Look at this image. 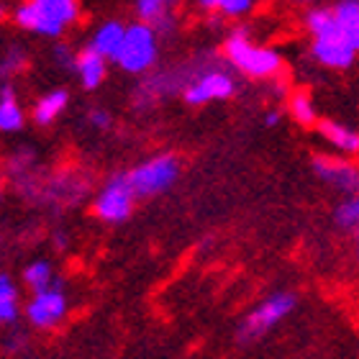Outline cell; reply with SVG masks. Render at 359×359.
Listing matches in <instances>:
<instances>
[{
	"label": "cell",
	"instance_id": "obj_1",
	"mask_svg": "<svg viewBox=\"0 0 359 359\" xmlns=\"http://www.w3.org/2000/svg\"><path fill=\"white\" fill-rule=\"evenodd\" d=\"M306 26L313 34V57L316 62H321L323 67L331 69H346L352 67L357 60L354 46L349 44V39L344 36V31L339 29L334 11L329 8H313L306 15Z\"/></svg>",
	"mask_w": 359,
	"mask_h": 359
},
{
	"label": "cell",
	"instance_id": "obj_2",
	"mask_svg": "<svg viewBox=\"0 0 359 359\" xmlns=\"http://www.w3.org/2000/svg\"><path fill=\"white\" fill-rule=\"evenodd\" d=\"M224 54L233 67L241 69L249 77H275L283 69V57L269 46L255 44L249 39L247 29H236L229 34L224 44Z\"/></svg>",
	"mask_w": 359,
	"mask_h": 359
},
{
	"label": "cell",
	"instance_id": "obj_3",
	"mask_svg": "<svg viewBox=\"0 0 359 359\" xmlns=\"http://www.w3.org/2000/svg\"><path fill=\"white\" fill-rule=\"evenodd\" d=\"M80 6L75 0H31L15 11L18 26L41 36H60L69 23L77 21Z\"/></svg>",
	"mask_w": 359,
	"mask_h": 359
},
{
	"label": "cell",
	"instance_id": "obj_4",
	"mask_svg": "<svg viewBox=\"0 0 359 359\" xmlns=\"http://www.w3.org/2000/svg\"><path fill=\"white\" fill-rule=\"evenodd\" d=\"M295 306H298L295 292H290V290L272 292V295H269V298H264L259 306L252 308L247 318L241 321L239 331H236L239 341H241V344H249V341L262 339L267 331L275 329L277 323L285 321V318L295 311Z\"/></svg>",
	"mask_w": 359,
	"mask_h": 359
},
{
	"label": "cell",
	"instance_id": "obj_5",
	"mask_svg": "<svg viewBox=\"0 0 359 359\" xmlns=\"http://www.w3.org/2000/svg\"><path fill=\"white\" fill-rule=\"evenodd\" d=\"M177 175L180 159L175 154H157V157L134 167L131 172H126V177L136 198H151V195H159L165 193L167 187H172Z\"/></svg>",
	"mask_w": 359,
	"mask_h": 359
},
{
	"label": "cell",
	"instance_id": "obj_6",
	"mask_svg": "<svg viewBox=\"0 0 359 359\" xmlns=\"http://www.w3.org/2000/svg\"><path fill=\"white\" fill-rule=\"evenodd\" d=\"M157 34L144 23H134L126 29L118 54L113 60L126 72H147L157 62Z\"/></svg>",
	"mask_w": 359,
	"mask_h": 359
},
{
	"label": "cell",
	"instance_id": "obj_7",
	"mask_svg": "<svg viewBox=\"0 0 359 359\" xmlns=\"http://www.w3.org/2000/svg\"><path fill=\"white\" fill-rule=\"evenodd\" d=\"M134 203H136V195L131 190V185H128L126 172H121V175H113L105 182L103 190L97 193L95 213L103 221H108V224H121V221H126L131 216Z\"/></svg>",
	"mask_w": 359,
	"mask_h": 359
},
{
	"label": "cell",
	"instance_id": "obj_8",
	"mask_svg": "<svg viewBox=\"0 0 359 359\" xmlns=\"http://www.w3.org/2000/svg\"><path fill=\"white\" fill-rule=\"evenodd\" d=\"M236 80L231 72L226 69H208V72H198V75L185 85L182 97L190 105H205L210 100H226L233 95Z\"/></svg>",
	"mask_w": 359,
	"mask_h": 359
},
{
	"label": "cell",
	"instance_id": "obj_9",
	"mask_svg": "<svg viewBox=\"0 0 359 359\" xmlns=\"http://www.w3.org/2000/svg\"><path fill=\"white\" fill-rule=\"evenodd\" d=\"M67 311V295H65V287L60 283H52L46 290L34 292L29 308H26V316L29 321L39 329H49L54 323L62 321V316Z\"/></svg>",
	"mask_w": 359,
	"mask_h": 359
},
{
	"label": "cell",
	"instance_id": "obj_10",
	"mask_svg": "<svg viewBox=\"0 0 359 359\" xmlns=\"http://www.w3.org/2000/svg\"><path fill=\"white\" fill-rule=\"evenodd\" d=\"M313 172L329 182L331 187H337L341 193L357 195L359 193V167L354 162L337 157H316L313 159Z\"/></svg>",
	"mask_w": 359,
	"mask_h": 359
},
{
	"label": "cell",
	"instance_id": "obj_11",
	"mask_svg": "<svg viewBox=\"0 0 359 359\" xmlns=\"http://www.w3.org/2000/svg\"><path fill=\"white\" fill-rule=\"evenodd\" d=\"M136 15H139V23L149 26L154 34L157 31H172L175 26L172 8L162 3V0H139L136 3Z\"/></svg>",
	"mask_w": 359,
	"mask_h": 359
},
{
	"label": "cell",
	"instance_id": "obj_12",
	"mask_svg": "<svg viewBox=\"0 0 359 359\" xmlns=\"http://www.w3.org/2000/svg\"><path fill=\"white\" fill-rule=\"evenodd\" d=\"M75 72L80 77V83L88 90H95L97 85L105 80V60L97 52H93L90 46H85L83 52L75 57Z\"/></svg>",
	"mask_w": 359,
	"mask_h": 359
},
{
	"label": "cell",
	"instance_id": "obj_13",
	"mask_svg": "<svg viewBox=\"0 0 359 359\" xmlns=\"http://www.w3.org/2000/svg\"><path fill=\"white\" fill-rule=\"evenodd\" d=\"M318 134L334 147V149L344 151V154H359V131L337 123V121H321L318 123Z\"/></svg>",
	"mask_w": 359,
	"mask_h": 359
},
{
	"label": "cell",
	"instance_id": "obj_14",
	"mask_svg": "<svg viewBox=\"0 0 359 359\" xmlns=\"http://www.w3.org/2000/svg\"><path fill=\"white\" fill-rule=\"evenodd\" d=\"M123 34H126V26L118 21H108L103 23L100 29L95 31V36L90 41V49L97 52L103 60H113L121 49V41H123Z\"/></svg>",
	"mask_w": 359,
	"mask_h": 359
},
{
	"label": "cell",
	"instance_id": "obj_15",
	"mask_svg": "<svg viewBox=\"0 0 359 359\" xmlns=\"http://www.w3.org/2000/svg\"><path fill=\"white\" fill-rule=\"evenodd\" d=\"M334 18L339 29L344 31V36L349 39V44L354 46V52L359 54V0H341L334 8Z\"/></svg>",
	"mask_w": 359,
	"mask_h": 359
},
{
	"label": "cell",
	"instance_id": "obj_16",
	"mask_svg": "<svg viewBox=\"0 0 359 359\" xmlns=\"http://www.w3.org/2000/svg\"><path fill=\"white\" fill-rule=\"evenodd\" d=\"M69 103V95L65 90H52V93H46V95L39 97L36 108H34V121H36L39 126H49L57 116H60Z\"/></svg>",
	"mask_w": 359,
	"mask_h": 359
},
{
	"label": "cell",
	"instance_id": "obj_17",
	"mask_svg": "<svg viewBox=\"0 0 359 359\" xmlns=\"http://www.w3.org/2000/svg\"><path fill=\"white\" fill-rule=\"evenodd\" d=\"M23 128V111L11 85L0 90V131H21Z\"/></svg>",
	"mask_w": 359,
	"mask_h": 359
},
{
	"label": "cell",
	"instance_id": "obj_18",
	"mask_svg": "<svg viewBox=\"0 0 359 359\" xmlns=\"http://www.w3.org/2000/svg\"><path fill=\"white\" fill-rule=\"evenodd\" d=\"M18 318V287L8 275H0V323H15Z\"/></svg>",
	"mask_w": 359,
	"mask_h": 359
},
{
	"label": "cell",
	"instance_id": "obj_19",
	"mask_svg": "<svg viewBox=\"0 0 359 359\" xmlns=\"http://www.w3.org/2000/svg\"><path fill=\"white\" fill-rule=\"evenodd\" d=\"M23 280H26V285H29L34 292L46 290V287L54 283L52 264L44 262V259H36V262H31L29 267L23 269Z\"/></svg>",
	"mask_w": 359,
	"mask_h": 359
},
{
	"label": "cell",
	"instance_id": "obj_20",
	"mask_svg": "<svg viewBox=\"0 0 359 359\" xmlns=\"http://www.w3.org/2000/svg\"><path fill=\"white\" fill-rule=\"evenodd\" d=\"M290 113H292V118L298 121V123H303V126H311V123H316V118H318L313 100H311V95L303 93V90L290 97Z\"/></svg>",
	"mask_w": 359,
	"mask_h": 359
},
{
	"label": "cell",
	"instance_id": "obj_21",
	"mask_svg": "<svg viewBox=\"0 0 359 359\" xmlns=\"http://www.w3.org/2000/svg\"><path fill=\"white\" fill-rule=\"evenodd\" d=\"M337 224L341 226V229L359 231V193L349 195V198L337 208Z\"/></svg>",
	"mask_w": 359,
	"mask_h": 359
},
{
	"label": "cell",
	"instance_id": "obj_22",
	"mask_svg": "<svg viewBox=\"0 0 359 359\" xmlns=\"http://www.w3.org/2000/svg\"><path fill=\"white\" fill-rule=\"evenodd\" d=\"M252 0H203V8H210V11H218L221 15H244L252 11Z\"/></svg>",
	"mask_w": 359,
	"mask_h": 359
},
{
	"label": "cell",
	"instance_id": "obj_23",
	"mask_svg": "<svg viewBox=\"0 0 359 359\" xmlns=\"http://www.w3.org/2000/svg\"><path fill=\"white\" fill-rule=\"evenodd\" d=\"M90 123L95 128H108L111 126V116H108V111H100V108H95V111L90 113Z\"/></svg>",
	"mask_w": 359,
	"mask_h": 359
},
{
	"label": "cell",
	"instance_id": "obj_24",
	"mask_svg": "<svg viewBox=\"0 0 359 359\" xmlns=\"http://www.w3.org/2000/svg\"><path fill=\"white\" fill-rule=\"evenodd\" d=\"M283 121V111H277V108H272V111L264 113V126L267 128H275L277 123Z\"/></svg>",
	"mask_w": 359,
	"mask_h": 359
},
{
	"label": "cell",
	"instance_id": "obj_25",
	"mask_svg": "<svg viewBox=\"0 0 359 359\" xmlns=\"http://www.w3.org/2000/svg\"><path fill=\"white\" fill-rule=\"evenodd\" d=\"M3 15H6V8H3V6H0V18H3Z\"/></svg>",
	"mask_w": 359,
	"mask_h": 359
},
{
	"label": "cell",
	"instance_id": "obj_26",
	"mask_svg": "<svg viewBox=\"0 0 359 359\" xmlns=\"http://www.w3.org/2000/svg\"><path fill=\"white\" fill-rule=\"evenodd\" d=\"M357 257H359V231H357Z\"/></svg>",
	"mask_w": 359,
	"mask_h": 359
},
{
	"label": "cell",
	"instance_id": "obj_27",
	"mask_svg": "<svg viewBox=\"0 0 359 359\" xmlns=\"http://www.w3.org/2000/svg\"><path fill=\"white\" fill-rule=\"evenodd\" d=\"M0 195H3V187H0Z\"/></svg>",
	"mask_w": 359,
	"mask_h": 359
}]
</instances>
